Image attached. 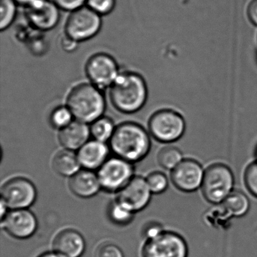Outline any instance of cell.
I'll use <instances>...</instances> for the list:
<instances>
[{
    "instance_id": "52a82bcc",
    "label": "cell",
    "mask_w": 257,
    "mask_h": 257,
    "mask_svg": "<svg viewBox=\"0 0 257 257\" xmlns=\"http://www.w3.org/2000/svg\"><path fill=\"white\" fill-rule=\"evenodd\" d=\"M85 72L90 83L102 91L109 89L121 73L115 58L103 52L94 54L88 58Z\"/></svg>"
},
{
    "instance_id": "277c9868",
    "label": "cell",
    "mask_w": 257,
    "mask_h": 257,
    "mask_svg": "<svg viewBox=\"0 0 257 257\" xmlns=\"http://www.w3.org/2000/svg\"><path fill=\"white\" fill-rule=\"evenodd\" d=\"M234 174L225 164L215 162L204 170L201 190L207 202L221 204L234 190Z\"/></svg>"
},
{
    "instance_id": "9c48e42d",
    "label": "cell",
    "mask_w": 257,
    "mask_h": 257,
    "mask_svg": "<svg viewBox=\"0 0 257 257\" xmlns=\"http://www.w3.org/2000/svg\"><path fill=\"white\" fill-rule=\"evenodd\" d=\"M189 247L184 237L174 231H162L148 239L143 248L144 257H188Z\"/></svg>"
},
{
    "instance_id": "8fae6325",
    "label": "cell",
    "mask_w": 257,
    "mask_h": 257,
    "mask_svg": "<svg viewBox=\"0 0 257 257\" xmlns=\"http://www.w3.org/2000/svg\"><path fill=\"white\" fill-rule=\"evenodd\" d=\"M204 170L195 159H184L171 171V182L180 192L192 193L201 189Z\"/></svg>"
},
{
    "instance_id": "8992f818",
    "label": "cell",
    "mask_w": 257,
    "mask_h": 257,
    "mask_svg": "<svg viewBox=\"0 0 257 257\" xmlns=\"http://www.w3.org/2000/svg\"><path fill=\"white\" fill-rule=\"evenodd\" d=\"M102 24V16L85 6L70 13L64 25V34L77 43H82L97 36Z\"/></svg>"
},
{
    "instance_id": "5b68a950",
    "label": "cell",
    "mask_w": 257,
    "mask_h": 257,
    "mask_svg": "<svg viewBox=\"0 0 257 257\" xmlns=\"http://www.w3.org/2000/svg\"><path fill=\"white\" fill-rule=\"evenodd\" d=\"M150 135L162 144H172L183 138L186 130V120L180 112L171 109L156 111L148 122Z\"/></svg>"
},
{
    "instance_id": "ba28073f",
    "label": "cell",
    "mask_w": 257,
    "mask_h": 257,
    "mask_svg": "<svg viewBox=\"0 0 257 257\" xmlns=\"http://www.w3.org/2000/svg\"><path fill=\"white\" fill-rule=\"evenodd\" d=\"M133 164L121 158H109L97 170L101 189L109 192H118L133 178Z\"/></svg>"
},
{
    "instance_id": "4fadbf2b",
    "label": "cell",
    "mask_w": 257,
    "mask_h": 257,
    "mask_svg": "<svg viewBox=\"0 0 257 257\" xmlns=\"http://www.w3.org/2000/svg\"><path fill=\"white\" fill-rule=\"evenodd\" d=\"M61 10L53 0H37L26 8V18L37 31H49L56 28L61 19Z\"/></svg>"
},
{
    "instance_id": "ac0fdd59",
    "label": "cell",
    "mask_w": 257,
    "mask_h": 257,
    "mask_svg": "<svg viewBox=\"0 0 257 257\" xmlns=\"http://www.w3.org/2000/svg\"><path fill=\"white\" fill-rule=\"evenodd\" d=\"M69 188L76 196L88 198L97 195L101 186L97 174L90 170L82 169L70 177Z\"/></svg>"
},
{
    "instance_id": "44dd1931",
    "label": "cell",
    "mask_w": 257,
    "mask_h": 257,
    "mask_svg": "<svg viewBox=\"0 0 257 257\" xmlns=\"http://www.w3.org/2000/svg\"><path fill=\"white\" fill-rule=\"evenodd\" d=\"M113 121L108 117L102 116L91 123L90 127L91 136L93 139L100 142L110 141L115 129Z\"/></svg>"
},
{
    "instance_id": "d590c367",
    "label": "cell",
    "mask_w": 257,
    "mask_h": 257,
    "mask_svg": "<svg viewBox=\"0 0 257 257\" xmlns=\"http://www.w3.org/2000/svg\"><path fill=\"white\" fill-rule=\"evenodd\" d=\"M254 156H255V160L257 161V144L254 148Z\"/></svg>"
},
{
    "instance_id": "3957f363",
    "label": "cell",
    "mask_w": 257,
    "mask_h": 257,
    "mask_svg": "<svg viewBox=\"0 0 257 257\" xmlns=\"http://www.w3.org/2000/svg\"><path fill=\"white\" fill-rule=\"evenodd\" d=\"M66 103L75 120L85 124H91L103 116L106 109L102 90L90 82L75 85L67 94Z\"/></svg>"
},
{
    "instance_id": "4316f807",
    "label": "cell",
    "mask_w": 257,
    "mask_h": 257,
    "mask_svg": "<svg viewBox=\"0 0 257 257\" xmlns=\"http://www.w3.org/2000/svg\"><path fill=\"white\" fill-rule=\"evenodd\" d=\"M243 183L249 193L257 198V161L246 166L243 173Z\"/></svg>"
},
{
    "instance_id": "d6986e66",
    "label": "cell",
    "mask_w": 257,
    "mask_h": 257,
    "mask_svg": "<svg viewBox=\"0 0 257 257\" xmlns=\"http://www.w3.org/2000/svg\"><path fill=\"white\" fill-rule=\"evenodd\" d=\"M54 171L62 177H73L80 170L77 154L71 150L58 152L52 160Z\"/></svg>"
},
{
    "instance_id": "484cf974",
    "label": "cell",
    "mask_w": 257,
    "mask_h": 257,
    "mask_svg": "<svg viewBox=\"0 0 257 257\" xmlns=\"http://www.w3.org/2000/svg\"><path fill=\"white\" fill-rule=\"evenodd\" d=\"M146 180L153 194L163 193L169 186L168 177L161 171L152 172L147 176Z\"/></svg>"
},
{
    "instance_id": "7c38bea8",
    "label": "cell",
    "mask_w": 257,
    "mask_h": 257,
    "mask_svg": "<svg viewBox=\"0 0 257 257\" xmlns=\"http://www.w3.org/2000/svg\"><path fill=\"white\" fill-rule=\"evenodd\" d=\"M2 227L12 237L27 239L32 237L38 228L37 216L28 209L8 211L2 219Z\"/></svg>"
},
{
    "instance_id": "ffe728a7",
    "label": "cell",
    "mask_w": 257,
    "mask_h": 257,
    "mask_svg": "<svg viewBox=\"0 0 257 257\" xmlns=\"http://www.w3.org/2000/svg\"><path fill=\"white\" fill-rule=\"evenodd\" d=\"M228 217L240 218L249 212L250 207L248 197L240 191L234 190L219 204Z\"/></svg>"
},
{
    "instance_id": "836d02e7",
    "label": "cell",
    "mask_w": 257,
    "mask_h": 257,
    "mask_svg": "<svg viewBox=\"0 0 257 257\" xmlns=\"http://www.w3.org/2000/svg\"><path fill=\"white\" fill-rule=\"evenodd\" d=\"M14 1L18 5L22 6V7L27 8V7H30V6L34 4L37 0H14Z\"/></svg>"
},
{
    "instance_id": "2e32d148",
    "label": "cell",
    "mask_w": 257,
    "mask_h": 257,
    "mask_svg": "<svg viewBox=\"0 0 257 257\" xmlns=\"http://www.w3.org/2000/svg\"><path fill=\"white\" fill-rule=\"evenodd\" d=\"M55 252L65 257H80L85 249V240L80 232L73 228L60 231L54 239Z\"/></svg>"
},
{
    "instance_id": "7402d4cb",
    "label": "cell",
    "mask_w": 257,
    "mask_h": 257,
    "mask_svg": "<svg viewBox=\"0 0 257 257\" xmlns=\"http://www.w3.org/2000/svg\"><path fill=\"white\" fill-rule=\"evenodd\" d=\"M184 159L180 149L174 146H167L158 153L157 160L162 168L168 171L174 170Z\"/></svg>"
},
{
    "instance_id": "e575fe53",
    "label": "cell",
    "mask_w": 257,
    "mask_h": 257,
    "mask_svg": "<svg viewBox=\"0 0 257 257\" xmlns=\"http://www.w3.org/2000/svg\"><path fill=\"white\" fill-rule=\"evenodd\" d=\"M39 257H65L61 254L58 253V252H45V253L42 254Z\"/></svg>"
},
{
    "instance_id": "1f68e13d",
    "label": "cell",
    "mask_w": 257,
    "mask_h": 257,
    "mask_svg": "<svg viewBox=\"0 0 257 257\" xmlns=\"http://www.w3.org/2000/svg\"><path fill=\"white\" fill-rule=\"evenodd\" d=\"M78 45L79 43L66 35H64L61 40V47L67 52H74L77 49Z\"/></svg>"
},
{
    "instance_id": "f1b7e54d",
    "label": "cell",
    "mask_w": 257,
    "mask_h": 257,
    "mask_svg": "<svg viewBox=\"0 0 257 257\" xmlns=\"http://www.w3.org/2000/svg\"><path fill=\"white\" fill-rule=\"evenodd\" d=\"M87 0H53L61 10L70 13L86 6Z\"/></svg>"
},
{
    "instance_id": "6da1fadb",
    "label": "cell",
    "mask_w": 257,
    "mask_h": 257,
    "mask_svg": "<svg viewBox=\"0 0 257 257\" xmlns=\"http://www.w3.org/2000/svg\"><path fill=\"white\" fill-rule=\"evenodd\" d=\"M112 106L122 113L141 110L148 98V87L144 78L132 71H121L109 88Z\"/></svg>"
},
{
    "instance_id": "7a4b0ae2",
    "label": "cell",
    "mask_w": 257,
    "mask_h": 257,
    "mask_svg": "<svg viewBox=\"0 0 257 257\" xmlns=\"http://www.w3.org/2000/svg\"><path fill=\"white\" fill-rule=\"evenodd\" d=\"M109 149L117 157L134 164L144 159L151 149L148 132L138 123L126 121L115 127Z\"/></svg>"
},
{
    "instance_id": "5bb4252c",
    "label": "cell",
    "mask_w": 257,
    "mask_h": 257,
    "mask_svg": "<svg viewBox=\"0 0 257 257\" xmlns=\"http://www.w3.org/2000/svg\"><path fill=\"white\" fill-rule=\"evenodd\" d=\"M152 194L146 178L136 176L118 192L116 200L133 213H137L150 204Z\"/></svg>"
},
{
    "instance_id": "83f0119b",
    "label": "cell",
    "mask_w": 257,
    "mask_h": 257,
    "mask_svg": "<svg viewBox=\"0 0 257 257\" xmlns=\"http://www.w3.org/2000/svg\"><path fill=\"white\" fill-rule=\"evenodd\" d=\"M116 0H87L86 7L100 16L110 14L115 7Z\"/></svg>"
},
{
    "instance_id": "4dcf8cb0",
    "label": "cell",
    "mask_w": 257,
    "mask_h": 257,
    "mask_svg": "<svg viewBox=\"0 0 257 257\" xmlns=\"http://www.w3.org/2000/svg\"><path fill=\"white\" fill-rule=\"evenodd\" d=\"M165 230L163 225H161L159 222H152L146 226L144 234L147 240H148L159 235Z\"/></svg>"
},
{
    "instance_id": "d4e9b609",
    "label": "cell",
    "mask_w": 257,
    "mask_h": 257,
    "mask_svg": "<svg viewBox=\"0 0 257 257\" xmlns=\"http://www.w3.org/2000/svg\"><path fill=\"white\" fill-rule=\"evenodd\" d=\"M74 116L67 106L55 108L50 115V123L55 128L61 129L68 126L74 121Z\"/></svg>"
},
{
    "instance_id": "f546056e",
    "label": "cell",
    "mask_w": 257,
    "mask_h": 257,
    "mask_svg": "<svg viewBox=\"0 0 257 257\" xmlns=\"http://www.w3.org/2000/svg\"><path fill=\"white\" fill-rule=\"evenodd\" d=\"M97 257H124L122 251L113 243L102 245L97 252Z\"/></svg>"
},
{
    "instance_id": "cb8c5ba5",
    "label": "cell",
    "mask_w": 257,
    "mask_h": 257,
    "mask_svg": "<svg viewBox=\"0 0 257 257\" xmlns=\"http://www.w3.org/2000/svg\"><path fill=\"white\" fill-rule=\"evenodd\" d=\"M0 29L4 31L8 29L16 20L18 4L14 0H0Z\"/></svg>"
},
{
    "instance_id": "30bf717a",
    "label": "cell",
    "mask_w": 257,
    "mask_h": 257,
    "mask_svg": "<svg viewBox=\"0 0 257 257\" xmlns=\"http://www.w3.org/2000/svg\"><path fill=\"white\" fill-rule=\"evenodd\" d=\"M37 198L35 185L25 177L10 179L1 188V201L10 210L28 209L35 203Z\"/></svg>"
},
{
    "instance_id": "9a60e30c",
    "label": "cell",
    "mask_w": 257,
    "mask_h": 257,
    "mask_svg": "<svg viewBox=\"0 0 257 257\" xmlns=\"http://www.w3.org/2000/svg\"><path fill=\"white\" fill-rule=\"evenodd\" d=\"M109 147L96 140L88 141L77 151V157L84 169L98 170L109 158Z\"/></svg>"
},
{
    "instance_id": "e0dca14e",
    "label": "cell",
    "mask_w": 257,
    "mask_h": 257,
    "mask_svg": "<svg viewBox=\"0 0 257 257\" xmlns=\"http://www.w3.org/2000/svg\"><path fill=\"white\" fill-rule=\"evenodd\" d=\"M91 136L88 124L74 120L71 124L60 130L58 141L65 150L76 151L85 145Z\"/></svg>"
},
{
    "instance_id": "d6a6232c",
    "label": "cell",
    "mask_w": 257,
    "mask_h": 257,
    "mask_svg": "<svg viewBox=\"0 0 257 257\" xmlns=\"http://www.w3.org/2000/svg\"><path fill=\"white\" fill-rule=\"evenodd\" d=\"M247 15L250 22L257 26V0H252L248 6Z\"/></svg>"
},
{
    "instance_id": "603a6c76",
    "label": "cell",
    "mask_w": 257,
    "mask_h": 257,
    "mask_svg": "<svg viewBox=\"0 0 257 257\" xmlns=\"http://www.w3.org/2000/svg\"><path fill=\"white\" fill-rule=\"evenodd\" d=\"M135 213L116 199L111 203L108 210L109 219L118 225H126L133 220Z\"/></svg>"
}]
</instances>
